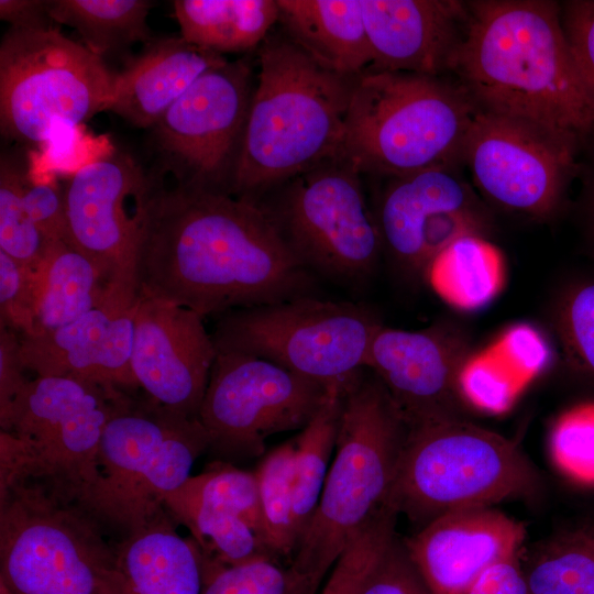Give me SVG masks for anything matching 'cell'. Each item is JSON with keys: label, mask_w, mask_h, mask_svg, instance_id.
<instances>
[{"label": "cell", "mask_w": 594, "mask_h": 594, "mask_svg": "<svg viewBox=\"0 0 594 594\" xmlns=\"http://www.w3.org/2000/svg\"><path fill=\"white\" fill-rule=\"evenodd\" d=\"M314 276L256 202L218 190L156 187L136 261L139 296L205 318L311 296Z\"/></svg>", "instance_id": "cell-1"}, {"label": "cell", "mask_w": 594, "mask_h": 594, "mask_svg": "<svg viewBox=\"0 0 594 594\" xmlns=\"http://www.w3.org/2000/svg\"><path fill=\"white\" fill-rule=\"evenodd\" d=\"M466 7L449 70L474 105L542 127L578 148L594 140V94L569 45L561 6L483 0Z\"/></svg>", "instance_id": "cell-2"}, {"label": "cell", "mask_w": 594, "mask_h": 594, "mask_svg": "<svg viewBox=\"0 0 594 594\" xmlns=\"http://www.w3.org/2000/svg\"><path fill=\"white\" fill-rule=\"evenodd\" d=\"M260 66L231 173L232 193L248 200L339 155L354 79L293 41L266 42Z\"/></svg>", "instance_id": "cell-3"}, {"label": "cell", "mask_w": 594, "mask_h": 594, "mask_svg": "<svg viewBox=\"0 0 594 594\" xmlns=\"http://www.w3.org/2000/svg\"><path fill=\"white\" fill-rule=\"evenodd\" d=\"M409 428L366 367L343 394L334 453L290 564L321 584L352 538L391 505Z\"/></svg>", "instance_id": "cell-4"}, {"label": "cell", "mask_w": 594, "mask_h": 594, "mask_svg": "<svg viewBox=\"0 0 594 594\" xmlns=\"http://www.w3.org/2000/svg\"><path fill=\"white\" fill-rule=\"evenodd\" d=\"M476 110L437 76L365 70L353 79L338 156L388 178L457 165Z\"/></svg>", "instance_id": "cell-5"}, {"label": "cell", "mask_w": 594, "mask_h": 594, "mask_svg": "<svg viewBox=\"0 0 594 594\" xmlns=\"http://www.w3.org/2000/svg\"><path fill=\"white\" fill-rule=\"evenodd\" d=\"M539 486L528 458L512 440L468 419L410 428L392 502L421 527L454 510L526 497Z\"/></svg>", "instance_id": "cell-6"}, {"label": "cell", "mask_w": 594, "mask_h": 594, "mask_svg": "<svg viewBox=\"0 0 594 594\" xmlns=\"http://www.w3.org/2000/svg\"><path fill=\"white\" fill-rule=\"evenodd\" d=\"M207 449L197 418L154 404L146 411L133 410L129 404L108 421L96 474L75 504L100 526L129 535L165 510V495L190 476Z\"/></svg>", "instance_id": "cell-7"}, {"label": "cell", "mask_w": 594, "mask_h": 594, "mask_svg": "<svg viewBox=\"0 0 594 594\" xmlns=\"http://www.w3.org/2000/svg\"><path fill=\"white\" fill-rule=\"evenodd\" d=\"M100 525L31 480L0 494V581L13 594H117Z\"/></svg>", "instance_id": "cell-8"}, {"label": "cell", "mask_w": 594, "mask_h": 594, "mask_svg": "<svg viewBox=\"0 0 594 594\" xmlns=\"http://www.w3.org/2000/svg\"><path fill=\"white\" fill-rule=\"evenodd\" d=\"M382 324L363 305L311 295L223 314L211 337L217 353L253 355L346 389L364 371Z\"/></svg>", "instance_id": "cell-9"}, {"label": "cell", "mask_w": 594, "mask_h": 594, "mask_svg": "<svg viewBox=\"0 0 594 594\" xmlns=\"http://www.w3.org/2000/svg\"><path fill=\"white\" fill-rule=\"evenodd\" d=\"M114 80L101 57L51 24L10 28L0 45L1 132L38 146L57 124L109 110Z\"/></svg>", "instance_id": "cell-10"}, {"label": "cell", "mask_w": 594, "mask_h": 594, "mask_svg": "<svg viewBox=\"0 0 594 594\" xmlns=\"http://www.w3.org/2000/svg\"><path fill=\"white\" fill-rule=\"evenodd\" d=\"M127 405L129 399L118 387L69 376H36L0 426L19 441L23 479L40 480L75 504L96 474L108 421Z\"/></svg>", "instance_id": "cell-11"}, {"label": "cell", "mask_w": 594, "mask_h": 594, "mask_svg": "<svg viewBox=\"0 0 594 594\" xmlns=\"http://www.w3.org/2000/svg\"><path fill=\"white\" fill-rule=\"evenodd\" d=\"M360 174L336 156L289 179L271 208L261 207L312 275L349 287L373 275L383 252Z\"/></svg>", "instance_id": "cell-12"}, {"label": "cell", "mask_w": 594, "mask_h": 594, "mask_svg": "<svg viewBox=\"0 0 594 594\" xmlns=\"http://www.w3.org/2000/svg\"><path fill=\"white\" fill-rule=\"evenodd\" d=\"M330 391L264 359L217 353L197 419L215 452L254 458L266 438L304 429Z\"/></svg>", "instance_id": "cell-13"}, {"label": "cell", "mask_w": 594, "mask_h": 594, "mask_svg": "<svg viewBox=\"0 0 594 594\" xmlns=\"http://www.w3.org/2000/svg\"><path fill=\"white\" fill-rule=\"evenodd\" d=\"M154 182L128 154L90 164L63 187L68 243L98 268L105 299L135 304V268Z\"/></svg>", "instance_id": "cell-14"}, {"label": "cell", "mask_w": 594, "mask_h": 594, "mask_svg": "<svg viewBox=\"0 0 594 594\" xmlns=\"http://www.w3.org/2000/svg\"><path fill=\"white\" fill-rule=\"evenodd\" d=\"M578 147L537 124L477 108L462 152L475 186L497 206L551 216L575 172Z\"/></svg>", "instance_id": "cell-15"}, {"label": "cell", "mask_w": 594, "mask_h": 594, "mask_svg": "<svg viewBox=\"0 0 594 594\" xmlns=\"http://www.w3.org/2000/svg\"><path fill=\"white\" fill-rule=\"evenodd\" d=\"M251 98L249 66L227 61L205 72L152 127L179 185L219 191L233 168Z\"/></svg>", "instance_id": "cell-16"}, {"label": "cell", "mask_w": 594, "mask_h": 594, "mask_svg": "<svg viewBox=\"0 0 594 594\" xmlns=\"http://www.w3.org/2000/svg\"><path fill=\"white\" fill-rule=\"evenodd\" d=\"M383 251L408 278H426L451 242L485 233L490 216L457 165L391 177L375 216Z\"/></svg>", "instance_id": "cell-17"}, {"label": "cell", "mask_w": 594, "mask_h": 594, "mask_svg": "<svg viewBox=\"0 0 594 594\" xmlns=\"http://www.w3.org/2000/svg\"><path fill=\"white\" fill-rule=\"evenodd\" d=\"M463 332L448 324L403 330L382 324L365 360L408 428L466 419L459 375L470 355Z\"/></svg>", "instance_id": "cell-18"}, {"label": "cell", "mask_w": 594, "mask_h": 594, "mask_svg": "<svg viewBox=\"0 0 594 594\" xmlns=\"http://www.w3.org/2000/svg\"><path fill=\"white\" fill-rule=\"evenodd\" d=\"M202 317L178 305L139 296L131 369L152 403L197 418L217 350Z\"/></svg>", "instance_id": "cell-19"}, {"label": "cell", "mask_w": 594, "mask_h": 594, "mask_svg": "<svg viewBox=\"0 0 594 594\" xmlns=\"http://www.w3.org/2000/svg\"><path fill=\"white\" fill-rule=\"evenodd\" d=\"M525 526L488 507L443 514L403 539L431 594H466L494 563L520 552Z\"/></svg>", "instance_id": "cell-20"}, {"label": "cell", "mask_w": 594, "mask_h": 594, "mask_svg": "<svg viewBox=\"0 0 594 594\" xmlns=\"http://www.w3.org/2000/svg\"><path fill=\"white\" fill-rule=\"evenodd\" d=\"M135 306L105 302L63 327L20 334L25 370L120 389L138 387L131 369Z\"/></svg>", "instance_id": "cell-21"}, {"label": "cell", "mask_w": 594, "mask_h": 594, "mask_svg": "<svg viewBox=\"0 0 594 594\" xmlns=\"http://www.w3.org/2000/svg\"><path fill=\"white\" fill-rule=\"evenodd\" d=\"M372 72L437 76L449 70L464 34L466 2L361 0Z\"/></svg>", "instance_id": "cell-22"}, {"label": "cell", "mask_w": 594, "mask_h": 594, "mask_svg": "<svg viewBox=\"0 0 594 594\" xmlns=\"http://www.w3.org/2000/svg\"><path fill=\"white\" fill-rule=\"evenodd\" d=\"M226 62L182 36L150 41L116 74L109 110L136 128H152L205 72Z\"/></svg>", "instance_id": "cell-23"}, {"label": "cell", "mask_w": 594, "mask_h": 594, "mask_svg": "<svg viewBox=\"0 0 594 594\" xmlns=\"http://www.w3.org/2000/svg\"><path fill=\"white\" fill-rule=\"evenodd\" d=\"M166 509L114 549L117 594H201L204 557Z\"/></svg>", "instance_id": "cell-24"}, {"label": "cell", "mask_w": 594, "mask_h": 594, "mask_svg": "<svg viewBox=\"0 0 594 594\" xmlns=\"http://www.w3.org/2000/svg\"><path fill=\"white\" fill-rule=\"evenodd\" d=\"M550 361L549 343L537 329L527 323L513 326L469 355L459 375L461 396L469 407L503 414Z\"/></svg>", "instance_id": "cell-25"}, {"label": "cell", "mask_w": 594, "mask_h": 594, "mask_svg": "<svg viewBox=\"0 0 594 594\" xmlns=\"http://www.w3.org/2000/svg\"><path fill=\"white\" fill-rule=\"evenodd\" d=\"M277 4L290 41L319 65L353 78L370 67L361 0H278Z\"/></svg>", "instance_id": "cell-26"}, {"label": "cell", "mask_w": 594, "mask_h": 594, "mask_svg": "<svg viewBox=\"0 0 594 594\" xmlns=\"http://www.w3.org/2000/svg\"><path fill=\"white\" fill-rule=\"evenodd\" d=\"M32 280L36 333L68 324L103 304L106 285L98 268L67 241L48 242Z\"/></svg>", "instance_id": "cell-27"}, {"label": "cell", "mask_w": 594, "mask_h": 594, "mask_svg": "<svg viewBox=\"0 0 594 594\" xmlns=\"http://www.w3.org/2000/svg\"><path fill=\"white\" fill-rule=\"evenodd\" d=\"M173 8L184 40L221 55L255 47L279 19L274 0H175Z\"/></svg>", "instance_id": "cell-28"}, {"label": "cell", "mask_w": 594, "mask_h": 594, "mask_svg": "<svg viewBox=\"0 0 594 594\" xmlns=\"http://www.w3.org/2000/svg\"><path fill=\"white\" fill-rule=\"evenodd\" d=\"M425 279L449 306L465 311L477 310L503 289L505 258L484 237H462L433 258Z\"/></svg>", "instance_id": "cell-29"}, {"label": "cell", "mask_w": 594, "mask_h": 594, "mask_svg": "<svg viewBox=\"0 0 594 594\" xmlns=\"http://www.w3.org/2000/svg\"><path fill=\"white\" fill-rule=\"evenodd\" d=\"M146 0H52L46 1L51 21L68 25L94 54L103 55L151 41Z\"/></svg>", "instance_id": "cell-30"}, {"label": "cell", "mask_w": 594, "mask_h": 594, "mask_svg": "<svg viewBox=\"0 0 594 594\" xmlns=\"http://www.w3.org/2000/svg\"><path fill=\"white\" fill-rule=\"evenodd\" d=\"M343 394L344 389L332 387L314 418L294 438L293 506L298 543L318 507L334 453Z\"/></svg>", "instance_id": "cell-31"}, {"label": "cell", "mask_w": 594, "mask_h": 594, "mask_svg": "<svg viewBox=\"0 0 594 594\" xmlns=\"http://www.w3.org/2000/svg\"><path fill=\"white\" fill-rule=\"evenodd\" d=\"M163 503L164 508L174 504L199 505L241 517L267 547L254 472L230 463H217L198 475H190L179 487L166 494Z\"/></svg>", "instance_id": "cell-32"}, {"label": "cell", "mask_w": 594, "mask_h": 594, "mask_svg": "<svg viewBox=\"0 0 594 594\" xmlns=\"http://www.w3.org/2000/svg\"><path fill=\"white\" fill-rule=\"evenodd\" d=\"M524 572L530 594H594V532L580 529L550 540Z\"/></svg>", "instance_id": "cell-33"}, {"label": "cell", "mask_w": 594, "mask_h": 594, "mask_svg": "<svg viewBox=\"0 0 594 594\" xmlns=\"http://www.w3.org/2000/svg\"><path fill=\"white\" fill-rule=\"evenodd\" d=\"M294 439L267 452L254 471L266 544L272 556L290 563L297 549L293 506Z\"/></svg>", "instance_id": "cell-34"}, {"label": "cell", "mask_w": 594, "mask_h": 594, "mask_svg": "<svg viewBox=\"0 0 594 594\" xmlns=\"http://www.w3.org/2000/svg\"><path fill=\"white\" fill-rule=\"evenodd\" d=\"M116 152L106 135L89 132L84 124H57L48 138L29 154L26 179L33 184L73 177L86 166Z\"/></svg>", "instance_id": "cell-35"}, {"label": "cell", "mask_w": 594, "mask_h": 594, "mask_svg": "<svg viewBox=\"0 0 594 594\" xmlns=\"http://www.w3.org/2000/svg\"><path fill=\"white\" fill-rule=\"evenodd\" d=\"M201 594H317L320 583L274 558L235 565L204 562Z\"/></svg>", "instance_id": "cell-36"}, {"label": "cell", "mask_w": 594, "mask_h": 594, "mask_svg": "<svg viewBox=\"0 0 594 594\" xmlns=\"http://www.w3.org/2000/svg\"><path fill=\"white\" fill-rule=\"evenodd\" d=\"M24 174L3 157L0 165V251L33 271L47 240L34 224L24 200Z\"/></svg>", "instance_id": "cell-37"}, {"label": "cell", "mask_w": 594, "mask_h": 594, "mask_svg": "<svg viewBox=\"0 0 594 594\" xmlns=\"http://www.w3.org/2000/svg\"><path fill=\"white\" fill-rule=\"evenodd\" d=\"M399 512L394 504L385 507L348 543L319 594H360L370 571L396 536Z\"/></svg>", "instance_id": "cell-38"}, {"label": "cell", "mask_w": 594, "mask_h": 594, "mask_svg": "<svg viewBox=\"0 0 594 594\" xmlns=\"http://www.w3.org/2000/svg\"><path fill=\"white\" fill-rule=\"evenodd\" d=\"M554 466L570 481L594 486V403L578 404L563 411L549 435Z\"/></svg>", "instance_id": "cell-39"}, {"label": "cell", "mask_w": 594, "mask_h": 594, "mask_svg": "<svg viewBox=\"0 0 594 594\" xmlns=\"http://www.w3.org/2000/svg\"><path fill=\"white\" fill-rule=\"evenodd\" d=\"M557 329L569 364L594 377V282L565 295L558 309Z\"/></svg>", "instance_id": "cell-40"}, {"label": "cell", "mask_w": 594, "mask_h": 594, "mask_svg": "<svg viewBox=\"0 0 594 594\" xmlns=\"http://www.w3.org/2000/svg\"><path fill=\"white\" fill-rule=\"evenodd\" d=\"M0 319L20 334L36 333L32 271L0 251Z\"/></svg>", "instance_id": "cell-41"}, {"label": "cell", "mask_w": 594, "mask_h": 594, "mask_svg": "<svg viewBox=\"0 0 594 594\" xmlns=\"http://www.w3.org/2000/svg\"><path fill=\"white\" fill-rule=\"evenodd\" d=\"M360 594H431L404 541L393 538L366 576Z\"/></svg>", "instance_id": "cell-42"}, {"label": "cell", "mask_w": 594, "mask_h": 594, "mask_svg": "<svg viewBox=\"0 0 594 594\" xmlns=\"http://www.w3.org/2000/svg\"><path fill=\"white\" fill-rule=\"evenodd\" d=\"M23 200L34 224L47 242H68L63 187L57 180L33 184L24 176Z\"/></svg>", "instance_id": "cell-43"}, {"label": "cell", "mask_w": 594, "mask_h": 594, "mask_svg": "<svg viewBox=\"0 0 594 594\" xmlns=\"http://www.w3.org/2000/svg\"><path fill=\"white\" fill-rule=\"evenodd\" d=\"M561 19L578 66L594 94V0L565 2Z\"/></svg>", "instance_id": "cell-44"}, {"label": "cell", "mask_w": 594, "mask_h": 594, "mask_svg": "<svg viewBox=\"0 0 594 594\" xmlns=\"http://www.w3.org/2000/svg\"><path fill=\"white\" fill-rule=\"evenodd\" d=\"M24 371L18 332L0 324V419L28 385Z\"/></svg>", "instance_id": "cell-45"}, {"label": "cell", "mask_w": 594, "mask_h": 594, "mask_svg": "<svg viewBox=\"0 0 594 594\" xmlns=\"http://www.w3.org/2000/svg\"><path fill=\"white\" fill-rule=\"evenodd\" d=\"M466 594H530L519 552L487 568Z\"/></svg>", "instance_id": "cell-46"}, {"label": "cell", "mask_w": 594, "mask_h": 594, "mask_svg": "<svg viewBox=\"0 0 594 594\" xmlns=\"http://www.w3.org/2000/svg\"><path fill=\"white\" fill-rule=\"evenodd\" d=\"M0 18L16 29L50 24L46 1L38 0H0Z\"/></svg>", "instance_id": "cell-47"}, {"label": "cell", "mask_w": 594, "mask_h": 594, "mask_svg": "<svg viewBox=\"0 0 594 594\" xmlns=\"http://www.w3.org/2000/svg\"><path fill=\"white\" fill-rule=\"evenodd\" d=\"M587 209L590 224L592 232L594 233V170L592 172V175L587 177Z\"/></svg>", "instance_id": "cell-48"}, {"label": "cell", "mask_w": 594, "mask_h": 594, "mask_svg": "<svg viewBox=\"0 0 594 594\" xmlns=\"http://www.w3.org/2000/svg\"><path fill=\"white\" fill-rule=\"evenodd\" d=\"M0 594H13L2 581H0Z\"/></svg>", "instance_id": "cell-49"}]
</instances>
